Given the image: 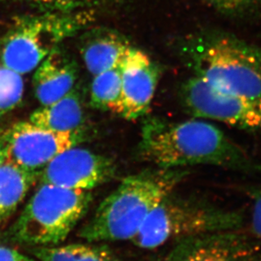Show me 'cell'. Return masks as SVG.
<instances>
[{
	"mask_svg": "<svg viewBox=\"0 0 261 261\" xmlns=\"http://www.w3.org/2000/svg\"><path fill=\"white\" fill-rule=\"evenodd\" d=\"M139 153L159 168L204 165L245 173L260 170V165L226 133L199 119L181 122L148 119L142 129Z\"/></svg>",
	"mask_w": 261,
	"mask_h": 261,
	"instance_id": "cell-1",
	"label": "cell"
},
{
	"mask_svg": "<svg viewBox=\"0 0 261 261\" xmlns=\"http://www.w3.org/2000/svg\"><path fill=\"white\" fill-rule=\"evenodd\" d=\"M188 174L186 169L158 167L127 176L98 205L78 236L90 243L132 240L151 211Z\"/></svg>",
	"mask_w": 261,
	"mask_h": 261,
	"instance_id": "cell-2",
	"label": "cell"
},
{
	"mask_svg": "<svg viewBox=\"0 0 261 261\" xmlns=\"http://www.w3.org/2000/svg\"><path fill=\"white\" fill-rule=\"evenodd\" d=\"M181 56L194 75L215 88L261 97V47L218 29H204L181 42Z\"/></svg>",
	"mask_w": 261,
	"mask_h": 261,
	"instance_id": "cell-3",
	"label": "cell"
},
{
	"mask_svg": "<svg viewBox=\"0 0 261 261\" xmlns=\"http://www.w3.org/2000/svg\"><path fill=\"white\" fill-rule=\"evenodd\" d=\"M244 216L201 197L181 196L171 192L155 208L133 238L135 246L153 249L166 243L199 234L236 231Z\"/></svg>",
	"mask_w": 261,
	"mask_h": 261,
	"instance_id": "cell-4",
	"label": "cell"
},
{
	"mask_svg": "<svg viewBox=\"0 0 261 261\" xmlns=\"http://www.w3.org/2000/svg\"><path fill=\"white\" fill-rule=\"evenodd\" d=\"M88 190L40 184L10 229L15 242L50 246L63 242L93 202Z\"/></svg>",
	"mask_w": 261,
	"mask_h": 261,
	"instance_id": "cell-5",
	"label": "cell"
},
{
	"mask_svg": "<svg viewBox=\"0 0 261 261\" xmlns=\"http://www.w3.org/2000/svg\"><path fill=\"white\" fill-rule=\"evenodd\" d=\"M88 20L89 15L84 12H53L16 18L3 40L2 65L20 75L33 71Z\"/></svg>",
	"mask_w": 261,
	"mask_h": 261,
	"instance_id": "cell-6",
	"label": "cell"
},
{
	"mask_svg": "<svg viewBox=\"0 0 261 261\" xmlns=\"http://www.w3.org/2000/svg\"><path fill=\"white\" fill-rule=\"evenodd\" d=\"M180 96L184 108L197 118L243 130H261V97L227 93L195 75L181 85Z\"/></svg>",
	"mask_w": 261,
	"mask_h": 261,
	"instance_id": "cell-7",
	"label": "cell"
},
{
	"mask_svg": "<svg viewBox=\"0 0 261 261\" xmlns=\"http://www.w3.org/2000/svg\"><path fill=\"white\" fill-rule=\"evenodd\" d=\"M8 160L28 171H40L55 157L80 141L81 132L56 133L36 126L30 121H20L5 130Z\"/></svg>",
	"mask_w": 261,
	"mask_h": 261,
	"instance_id": "cell-8",
	"label": "cell"
},
{
	"mask_svg": "<svg viewBox=\"0 0 261 261\" xmlns=\"http://www.w3.org/2000/svg\"><path fill=\"white\" fill-rule=\"evenodd\" d=\"M116 166L111 159L75 146L55 157L39 174L40 184L88 190L111 181Z\"/></svg>",
	"mask_w": 261,
	"mask_h": 261,
	"instance_id": "cell-9",
	"label": "cell"
},
{
	"mask_svg": "<svg viewBox=\"0 0 261 261\" xmlns=\"http://www.w3.org/2000/svg\"><path fill=\"white\" fill-rule=\"evenodd\" d=\"M165 261H261V246L239 230L199 234L176 241Z\"/></svg>",
	"mask_w": 261,
	"mask_h": 261,
	"instance_id": "cell-10",
	"label": "cell"
},
{
	"mask_svg": "<svg viewBox=\"0 0 261 261\" xmlns=\"http://www.w3.org/2000/svg\"><path fill=\"white\" fill-rule=\"evenodd\" d=\"M160 75V69L148 55L137 48H129L121 63L120 116L135 120L148 112Z\"/></svg>",
	"mask_w": 261,
	"mask_h": 261,
	"instance_id": "cell-11",
	"label": "cell"
},
{
	"mask_svg": "<svg viewBox=\"0 0 261 261\" xmlns=\"http://www.w3.org/2000/svg\"><path fill=\"white\" fill-rule=\"evenodd\" d=\"M77 77L76 63L59 46L36 68L33 76L36 98L42 106L54 103L74 89Z\"/></svg>",
	"mask_w": 261,
	"mask_h": 261,
	"instance_id": "cell-12",
	"label": "cell"
},
{
	"mask_svg": "<svg viewBox=\"0 0 261 261\" xmlns=\"http://www.w3.org/2000/svg\"><path fill=\"white\" fill-rule=\"evenodd\" d=\"M130 48L128 40L123 35L101 28L83 36L80 52L86 68L96 75L121 65Z\"/></svg>",
	"mask_w": 261,
	"mask_h": 261,
	"instance_id": "cell-13",
	"label": "cell"
},
{
	"mask_svg": "<svg viewBox=\"0 0 261 261\" xmlns=\"http://www.w3.org/2000/svg\"><path fill=\"white\" fill-rule=\"evenodd\" d=\"M36 126L56 133L81 132L84 121V111L80 93L75 89L59 100L42 106L30 116Z\"/></svg>",
	"mask_w": 261,
	"mask_h": 261,
	"instance_id": "cell-14",
	"label": "cell"
},
{
	"mask_svg": "<svg viewBox=\"0 0 261 261\" xmlns=\"http://www.w3.org/2000/svg\"><path fill=\"white\" fill-rule=\"evenodd\" d=\"M39 173L28 171L7 160L0 166V221L12 216Z\"/></svg>",
	"mask_w": 261,
	"mask_h": 261,
	"instance_id": "cell-15",
	"label": "cell"
},
{
	"mask_svg": "<svg viewBox=\"0 0 261 261\" xmlns=\"http://www.w3.org/2000/svg\"><path fill=\"white\" fill-rule=\"evenodd\" d=\"M31 254L40 261H115L116 256L106 245L74 244L65 246H37Z\"/></svg>",
	"mask_w": 261,
	"mask_h": 261,
	"instance_id": "cell-16",
	"label": "cell"
},
{
	"mask_svg": "<svg viewBox=\"0 0 261 261\" xmlns=\"http://www.w3.org/2000/svg\"><path fill=\"white\" fill-rule=\"evenodd\" d=\"M122 63V62H121ZM91 105L103 111L120 115L121 98V64L94 75L90 89Z\"/></svg>",
	"mask_w": 261,
	"mask_h": 261,
	"instance_id": "cell-17",
	"label": "cell"
},
{
	"mask_svg": "<svg viewBox=\"0 0 261 261\" xmlns=\"http://www.w3.org/2000/svg\"><path fill=\"white\" fill-rule=\"evenodd\" d=\"M24 82L20 74L0 65V116L17 107L22 100Z\"/></svg>",
	"mask_w": 261,
	"mask_h": 261,
	"instance_id": "cell-18",
	"label": "cell"
},
{
	"mask_svg": "<svg viewBox=\"0 0 261 261\" xmlns=\"http://www.w3.org/2000/svg\"><path fill=\"white\" fill-rule=\"evenodd\" d=\"M0 1H21L38 7L47 9L53 12H72L78 8L98 5L111 0H0Z\"/></svg>",
	"mask_w": 261,
	"mask_h": 261,
	"instance_id": "cell-19",
	"label": "cell"
},
{
	"mask_svg": "<svg viewBox=\"0 0 261 261\" xmlns=\"http://www.w3.org/2000/svg\"><path fill=\"white\" fill-rule=\"evenodd\" d=\"M211 7L218 10L224 15H244L249 12L259 0H204Z\"/></svg>",
	"mask_w": 261,
	"mask_h": 261,
	"instance_id": "cell-20",
	"label": "cell"
},
{
	"mask_svg": "<svg viewBox=\"0 0 261 261\" xmlns=\"http://www.w3.org/2000/svg\"><path fill=\"white\" fill-rule=\"evenodd\" d=\"M252 199L251 231L254 236L261 239V186L249 189Z\"/></svg>",
	"mask_w": 261,
	"mask_h": 261,
	"instance_id": "cell-21",
	"label": "cell"
},
{
	"mask_svg": "<svg viewBox=\"0 0 261 261\" xmlns=\"http://www.w3.org/2000/svg\"><path fill=\"white\" fill-rule=\"evenodd\" d=\"M0 261H36L15 249L0 246Z\"/></svg>",
	"mask_w": 261,
	"mask_h": 261,
	"instance_id": "cell-22",
	"label": "cell"
},
{
	"mask_svg": "<svg viewBox=\"0 0 261 261\" xmlns=\"http://www.w3.org/2000/svg\"><path fill=\"white\" fill-rule=\"evenodd\" d=\"M9 157L8 143L5 132L0 133V166L7 161Z\"/></svg>",
	"mask_w": 261,
	"mask_h": 261,
	"instance_id": "cell-23",
	"label": "cell"
},
{
	"mask_svg": "<svg viewBox=\"0 0 261 261\" xmlns=\"http://www.w3.org/2000/svg\"><path fill=\"white\" fill-rule=\"evenodd\" d=\"M115 261H117V260H115Z\"/></svg>",
	"mask_w": 261,
	"mask_h": 261,
	"instance_id": "cell-24",
	"label": "cell"
}]
</instances>
